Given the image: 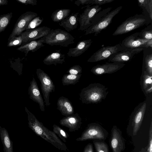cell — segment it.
I'll list each match as a JSON object with an SVG mask.
<instances>
[{
    "label": "cell",
    "instance_id": "obj_1",
    "mask_svg": "<svg viewBox=\"0 0 152 152\" xmlns=\"http://www.w3.org/2000/svg\"><path fill=\"white\" fill-rule=\"evenodd\" d=\"M25 110L28 115V126L37 135L59 150L66 151L68 150L64 142L53 131L45 127L26 107Z\"/></svg>",
    "mask_w": 152,
    "mask_h": 152
},
{
    "label": "cell",
    "instance_id": "obj_2",
    "mask_svg": "<svg viewBox=\"0 0 152 152\" xmlns=\"http://www.w3.org/2000/svg\"><path fill=\"white\" fill-rule=\"evenodd\" d=\"M108 92V88L103 85L91 83L81 90L79 99L83 104H97L105 99Z\"/></svg>",
    "mask_w": 152,
    "mask_h": 152
},
{
    "label": "cell",
    "instance_id": "obj_3",
    "mask_svg": "<svg viewBox=\"0 0 152 152\" xmlns=\"http://www.w3.org/2000/svg\"><path fill=\"white\" fill-rule=\"evenodd\" d=\"M40 39L43 43L51 46L60 45L67 47L75 42V38L68 32L59 28L51 30L48 34Z\"/></svg>",
    "mask_w": 152,
    "mask_h": 152
},
{
    "label": "cell",
    "instance_id": "obj_4",
    "mask_svg": "<svg viewBox=\"0 0 152 152\" xmlns=\"http://www.w3.org/2000/svg\"><path fill=\"white\" fill-rule=\"evenodd\" d=\"M151 22L150 19L143 14H137L127 18L117 28L113 34L117 36L126 34Z\"/></svg>",
    "mask_w": 152,
    "mask_h": 152
},
{
    "label": "cell",
    "instance_id": "obj_5",
    "mask_svg": "<svg viewBox=\"0 0 152 152\" xmlns=\"http://www.w3.org/2000/svg\"><path fill=\"white\" fill-rule=\"evenodd\" d=\"M107 131L100 124L96 123H90L82 132L80 137L76 140L83 141L89 140H104L107 138Z\"/></svg>",
    "mask_w": 152,
    "mask_h": 152
},
{
    "label": "cell",
    "instance_id": "obj_6",
    "mask_svg": "<svg viewBox=\"0 0 152 152\" xmlns=\"http://www.w3.org/2000/svg\"><path fill=\"white\" fill-rule=\"evenodd\" d=\"M120 6L112 11L109 12L102 18L97 23L85 30V35L94 34L96 36L102 31L105 29L111 23L113 18L117 15L122 8Z\"/></svg>",
    "mask_w": 152,
    "mask_h": 152
},
{
    "label": "cell",
    "instance_id": "obj_7",
    "mask_svg": "<svg viewBox=\"0 0 152 152\" xmlns=\"http://www.w3.org/2000/svg\"><path fill=\"white\" fill-rule=\"evenodd\" d=\"M36 74L40 82L41 88L45 105L46 106H49L50 104L49 100L50 94L54 91L55 86L48 75L42 70L37 69Z\"/></svg>",
    "mask_w": 152,
    "mask_h": 152
},
{
    "label": "cell",
    "instance_id": "obj_8",
    "mask_svg": "<svg viewBox=\"0 0 152 152\" xmlns=\"http://www.w3.org/2000/svg\"><path fill=\"white\" fill-rule=\"evenodd\" d=\"M121 45L124 50L148 48H152V39H142L139 36V32H136L126 38Z\"/></svg>",
    "mask_w": 152,
    "mask_h": 152
},
{
    "label": "cell",
    "instance_id": "obj_9",
    "mask_svg": "<svg viewBox=\"0 0 152 152\" xmlns=\"http://www.w3.org/2000/svg\"><path fill=\"white\" fill-rule=\"evenodd\" d=\"M83 12L80 14L78 22L80 24L79 30L83 31L87 29L91 26V21L95 15L101 11L100 6L95 5L90 6L87 5Z\"/></svg>",
    "mask_w": 152,
    "mask_h": 152
},
{
    "label": "cell",
    "instance_id": "obj_10",
    "mask_svg": "<svg viewBox=\"0 0 152 152\" xmlns=\"http://www.w3.org/2000/svg\"><path fill=\"white\" fill-rule=\"evenodd\" d=\"M37 15V13L31 11L26 12L22 14L15 23L8 41L14 37L20 35L22 32L26 30L30 21Z\"/></svg>",
    "mask_w": 152,
    "mask_h": 152
},
{
    "label": "cell",
    "instance_id": "obj_11",
    "mask_svg": "<svg viewBox=\"0 0 152 152\" xmlns=\"http://www.w3.org/2000/svg\"><path fill=\"white\" fill-rule=\"evenodd\" d=\"M121 45V43L112 46L104 47L94 54L88 59V62H96L105 60L112 55L124 50Z\"/></svg>",
    "mask_w": 152,
    "mask_h": 152
},
{
    "label": "cell",
    "instance_id": "obj_12",
    "mask_svg": "<svg viewBox=\"0 0 152 152\" xmlns=\"http://www.w3.org/2000/svg\"><path fill=\"white\" fill-rule=\"evenodd\" d=\"M110 143L113 152H122L126 147L121 131L115 125L113 126L111 129Z\"/></svg>",
    "mask_w": 152,
    "mask_h": 152
},
{
    "label": "cell",
    "instance_id": "obj_13",
    "mask_svg": "<svg viewBox=\"0 0 152 152\" xmlns=\"http://www.w3.org/2000/svg\"><path fill=\"white\" fill-rule=\"evenodd\" d=\"M144 48L124 50L112 55L108 58V61L113 62L121 63L128 62L135 55L143 51Z\"/></svg>",
    "mask_w": 152,
    "mask_h": 152
},
{
    "label": "cell",
    "instance_id": "obj_14",
    "mask_svg": "<svg viewBox=\"0 0 152 152\" xmlns=\"http://www.w3.org/2000/svg\"><path fill=\"white\" fill-rule=\"evenodd\" d=\"M51 30L50 28L47 26H43L26 30L20 35L23 43L40 39L47 35Z\"/></svg>",
    "mask_w": 152,
    "mask_h": 152
},
{
    "label": "cell",
    "instance_id": "obj_15",
    "mask_svg": "<svg viewBox=\"0 0 152 152\" xmlns=\"http://www.w3.org/2000/svg\"><path fill=\"white\" fill-rule=\"evenodd\" d=\"M125 64L116 62L106 63L102 64H98L93 67L91 70L94 74L102 75L106 74H112L116 72L124 67Z\"/></svg>",
    "mask_w": 152,
    "mask_h": 152
},
{
    "label": "cell",
    "instance_id": "obj_16",
    "mask_svg": "<svg viewBox=\"0 0 152 152\" xmlns=\"http://www.w3.org/2000/svg\"><path fill=\"white\" fill-rule=\"evenodd\" d=\"M146 108L145 101L141 103L135 108L132 121L133 134L136 135L141 125Z\"/></svg>",
    "mask_w": 152,
    "mask_h": 152
},
{
    "label": "cell",
    "instance_id": "obj_17",
    "mask_svg": "<svg viewBox=\"0 0 152 152\" xmlns=\"http://www.w3.org/2000/svg\"><path fill=\"white\" fill-rule=\"evenodd\" d=\"M82 118L76 113L72 115L64 117L59 121L60 125L69 129L70 132L78 130L82 124Z\"/></svg>",
    "mask_w": 152,
    "mask_h": 152
},
{
    "label": "cell",
    "instance_id": "obj_18",
    "mask_svg": "<svg viewBox=\"0 0 152 152\" xmlns=\"http://www.w3.org/2000/svg\"><path fill=\"white\" fill-rule=\"evenodd\" d=\"M28 93L30 98L38 103L42 111H45L44 102L42 97L37 82L34 77L30 82L28 89Z\"/></svg>",
    "mask_w": 152,
    "mask_h": 152
},
{
    "label": "cell",
    "instance_id": "obj_19",
    "mask_svg": "<svg viewBox=\"0 0 152 152\" xmlns=\"http://www.w3.org/2000/svg\"><path fill=\"white\" fill-rule=\"evenodd\" d=\"M92 42L91 39L84 40L78 42L75 47L69 48L67 54L68 56L78 57L86 51Z\"/></svg>",
    "mask_w": 152,
    "mask_h": 152
},
{
    "label": "cell",
    "instance_id": "obj_20",
    "mask_svg": "<svg viewBox=\"0 0 152 152\" xmlns=\"http://www.w3.org/2000/svg\"><path fill=\"white\" fill-rule=\"evenodd\" d=\"M57 109L62 115L67 116L74 114L73 105L69 99L63 96L60 97L57 102Z\"/></svg>",
    "mask_w": 152,
    "mask_h": 152
},
{
    "label": "cell",
    "instance_id": "obj_21",
    "mask_svg": "<svg viewBox=\"0 0 152 152\" xmlns=\"http://www.w3.org/2000/svg\"><path fill=\"white\" fill-rule=\"evenodd\" d=\"M78 12H74L59 23L68 32L72 31L76 29L78 26L79 21Z\"/></svg>",
    "mask_w": 152,
    "mask_h": 152
},
{
    "label": "cell",
    "instance_id": "obj_22",
    "mask_svg": "<svg viewBox=\"0 0 152 152\" xmlns=\"http://www.w3.org/2000/svg\"><path fill=\"white\" fill-rule=\"evenodd\" d=\"M143 51L142 72L145 71L152 75V48H145Z\"/></svg>",
    "mask_w": 152,
    "mask_h": 152
},
{
    "label": "cell",
    "instance_id": "obj_23",
    "mask_svg": "<svg viewBox=\"0 0 152 152\" xmlns=\"http://www.w3.org/2000/svg\"><path fill=\"white\" fill-rule=\"evenodd\" d=\"M65 56L60 50L53 52L48 55L44 59V64L50 65L54 64L56 66L57 64H62L65 62Z\"/></svg>",
    "mask_w": 152,
    "mask_h": 152
},
{
    "label": "cell",
    "instance_id": "obj_24",
    "mask_svg": "<svg viewBox=\"0 0 152 152\" xmlns=\"http://www.w3.org/2000/svg\"><path fill=\"white\" fill-rule=\"evenodd\" d=\"M43 41L41 39L38 40H33L21 46L17 50L23 52L25 56H27L29 51L34 52L45 45L43 44Z\"/></svg>",
    "mask_w": 152,
    "mask_h": 152
},
{
    "label": "cell",
    "instance_id": "obj_25",
    "mask_svg": "<svg viewBox=\"0 0 152 152\" xmlns=\"http://www.w3.org/2000/svg\"><path fill=\"white\" fill-rule=\"evenodd\" d=\"M152 75L145 71H142L141 77L140 85L145 94H150L152 91Z\"/></svg>",
    "mask_w": 152,
    "mask_h": 152
},
{
    "label": "cell",
    "instance_id": "obj_26",
    "mask_svg": "<svg viewBox=\"0 0 152 152\" xmlns=\"http://www.w3.org/2000/svg\"><path fill=\"white\" fill-rule=\"evenodd\" d=\"M0 136L4 152H13V142L10 139L8 131L4 128L1 126Z\"/></svg>",
    "mask_w": 152,
    "mask_h": 152
},
{
    "label": "cell",
    "instance_id": "obj_27",
    "mask_svg": "<svg viewBox=\"0 0 152 152\" xmlns=\"http://www.w3.org/2000/svg\"><path fill=\"white\" fill-rule=\"evenodd\" d=\"M70 12L71 10L69 9H57L52 14L51 19L54 22H60L68 17Z\"/></svg>",
    "mask_w": 152,
    "mask_h": 152
},
{
    "label": "cell",
    "instance_id": "obj_28",
    "mask_svg": "<svg viewBox=\"0 0 152 152\" xmlns=\"http://www.w3.org/2000/svg\"><path fill=\"white\" fill-rule=\"evenodd\" d=\"M81 75V74L78 75L65 74L62 78V84L63 86L75 85L79 82Z\"/></svg>",
    "mask_w": 152,
    "mask_h": 152
},
{
    "label": "cell",
    "instance_id": "obj_29",
    "mask_svg": "<svg viewBox=\"0 0 152 152\" xmlns=\"http://www.w3.org/2000/svg\"><path fill=\"white\" fill-rule=\"evenodd\" d=\"M12 15L11 12L0 16V33L4 31L10 24Z\"/></svg>",
    "mask_w": 152,
    "mask_h": 152
},
{
    "label": "cell",
    "instance_id": "obj_30",
    "mask_svg": "<svg viewBox=\"0 0 152 152\" xmlns=\"http://www.w3.org/2000/svg\"><path fill=\"white\" fill-rule=\"evenodd\" d=\"M53 132L64 142H66V139L69 136L68 133L58 126L56 124L53 125Z\"/></svg>",
    "mask_w": 152,
    "mask_h": 152
},
{
    "label": "cell",
    "instance_id": "obj_31",
    "mask_svg": "<svg viewBox=\"0 0 152 152\" xmlns=\"http://www.w3.org/2000/svg\"><path fill=\"white\" fill-rule=\"evenodd\" d=\"M93 142L96 152H109L108 145L103 140H95Z\"/></svg>",
    "mask_w": 152,
    "mask_h": 152
},
{
    "label": "cell",
    "instance_id": "obj_32",
    "mask_svg": "<svg viewBox=\"0 0 152 152\" xmlns=\"http://www.w3.org/2000/svg\"><path fill=\"white\" fill-rule=\"evenodd\" d=\"M139 6L145 9L149 14L151 20H152V0H137Z\"/></svg>",
    "mask_w": 152,
    "mask_h": 152
},
{
    "label": "cell",
    "instance_id": "obj_33",
    "mask_svg": "<svg viewBox=\"0 0 152 152\" xmlns=\"http://www.w3.org/2000/svg\"><path fill=\"white\" fill-rule=\"evenodd\" d=\"M139 36L141 38L147 40L152 39V25L147 26L139 32Z\"/></svg>",
    "mask_w": 152,
    "mask_h": 152
},
{
    "label": "cell",
    "instance_id": "obj_34",
    "mask_svg": "<svg viewBox=\"0 0 152 152\" xmlns=\"http://www.w3.org/2000/svg\"><path fill=\"white\" fill-rule=\"evenodd\" d=\"M43 18L37 16L33 19L29 23L25 30L33 29L39 26L43 21Z\"/></svg>",
    "mask_w": 152,
    "mask_h": 152
},
{
    "label": "cell",
    "instance_id": "obj_35",
    "mask_svg": "<svg viewBox=\"0 0 152 152\" xmlns=\"http://www.w3.org/2000/svg\"><path fill=\"white\" fill-rule=\"evenodd\" d=\"M23 43L22 37L20 36L13 37L8 41V47L16 46L21 45Z\"/></svg>",
    "mask_w": 152,
    "mask_h": 152
},
{
    "label": "cell",
    "instance_id": "obj_36",
    "mask_svg": "<svg viewBox=\"0 0 152 152\" xmlns=\"http://www.w3.org/2000/svg\"><path fill=\"white\" fill-rule=\"evenodd\" d=\"M82 70V68L80 66L76 65L71 67L66 72L70 74L78 75L81 74Z\"/></svg>",
    "mask_w": 152,
    "mask_h": 152
},
{
    "label": "cell",
    "instance_id": "obj_37",
    "mask_svg": "<svg viewBox=\"0 0 152 152\" xmlns=\"http://www.w3.org/2000/svg\"><path fill=\"white\" fill-rule=\"evenodd\" d=\"M148 142L145 152H152V122H151L149 132Z\"/></svg>",
    "mask_w": 152,
    "mask_h": 152
},
{
    "label": "cell",
    "instance_id": "obj_38",
    "mask_svg": "<svg viewBox=\"0 0 152 152\" xmlns=\"http://www.w3.org/2000/svg\"><path fill=\"white\" fill-rule=\"evenodd\" d=\"M114 0H90L89 3V5L93 4L97 5L99 6L106 3H110L113 1Z\"/></svg>",
    "mask_w": 152,
    "mask_h": 152
},
{
    "label": "cell",
    "instance_id": "obj_39",
    "mask_svg": "<svg viewBox=\"0 0 152 152\" xmlns=\"http://www.w3.org/2000/svg\"><path fill=\"white\" fill-rule=\"evenodd\" d=\"M16 1L23 4H29L33 6L37 5V0H16Z\"/></svg>",
    "mask_w": 152,
    "mask_h": 152
},
{
    "label": "cell",
    "instance_id": "obj_40",
    "mask_svg": "<svg viewBox=\"0 0 152 152\" xmlns=\"http://www.w3.org/2000/svg\"><path fill=\"white\" fill-rule=\"evenodd\" d=\"M90 0H77L76 1L75 4L77 6H79L80 5L89 4Z\"/></svg>",
    "mask_w": 152,
    "mask_h": 152
},
{
    "label": "cell",
    "instance_id": "obj_41",
    "mask_svg": "<svg viewBox=\"0 0 152 152\" xmlns=\"http://www.w3.org/2000/svg\"><path fill=\"white\" fill-rule=\"evenodd\" d=\"M83 152H94L92 144L91 143L88 144L85 147Z\"/></svg>",
    "mask_w": 152,
    "mask_h": 152
},
{
    "label": "cell",
    "instance_id": "obj_42",
    "mask_svg": "<svg viewBox=\"0 0 152 152\" xmlns=\"http://www.w3.org/2000/svg\"><path fill=\"white\" fill-rule=\"evenodd\" d=\"M8 2L7 0H0V6L7 5Z\"/></svg>",
    "mask_w": 152,
    "mask_h": 152
}]
</instances>
